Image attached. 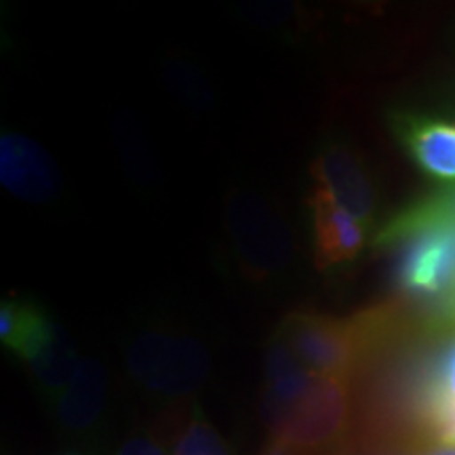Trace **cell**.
<instances>
[{"label":"cell","instance_id":"6da1fadb","mask_svg":"<svg viewBox=\"0 0 455 455\" xmlns=\"http://www.w3.org/2000/svg\"><path fill=\"white\" fill-rule=\"evenodd\" d=\"M384 243L398 253V287L426 304L455 312V212L415 209L386 228Z\"/></svg>","mask_w":455,"mask_h":455},{"label":"cell","instance_id":"7a4b0ae2","mask_svg":"<svg viewBox=\"0 0 455 455\" xmlns=\"http://www.w3.org/2000/svg\"><path fill=\"white\" fill-rule=\"evenodd\" d=\"M378 325L379 318L373 315L339 321L315 312H293L281 323L276 338L316 378H348L369 331Z\"/></svg>","mask_w":455,"mask_h":455},{"label":"cell","instance_id":"3957f363","mask_svg":"<svg viewBox=\"0 0 455 455\" xmlns=\"http://www.w3.org/2000/svg\"><path fill=\"white\" fill-rule=\"evenodd\" d=\"M226 218L238 259L251 278H268L291 261V232L281 215L258 196L235 192L228 201Z\"/></svg>","mask_w":455,"mask_h":455},{"label":"cell","instance_id":"277c9868","mask_svg":"<svg viewBox=\"0 0 455 455\" xmlns=\"http://www.w3.org/2000/svg\"><path fill=\"white\" fill-rule=\"evenodd\" d=\"M129 367L150 388L184 392L203 382L209 358L195 339L146 331L131 344Z\"/></svg>","mask_w":455,"mask_h":455},{"label":"cell","instance_id":"5b68a950","mask_svg":"<svg viewBox=\"0 0 455 455\" xmlns=\"http://www.w3.org/2000/svg\"><path fill=\"white\" fill-rule=\"evenodd\" d=\"M348 415V378H316L312 388L278 419L283 445L318 447L339 435Z\"/></svg>","mask_w":455,"mask_h":455},{"label":"cell","instance_id":"8992f818","mask_svg":"<svg viewBox=\"0 0 455 455\" xmlns=\"http://www.w3.org/2000/svg\"><path fill=\"white\" fill-rule=\"evenodd\" d=\"M0 181L11 195L28 203H47L60 192V171L44 148L24 135L0 140Z\"/></svg>","mask_w":455,"mask_h":455},{"label":"cell","instance_id":"52a82bcc","mask_svg":"<svg viewBox=\"0 0 455 455\" xmlns=\"http://www.w3.org/2000/svg\"><path fill=\"white\" fill-rule=\"evenodd\" d=\"M310 213L318 270L348 264L365 247V226L318 186L310 195Z\"/></svg>","mask_w":455,"mask_h":455},{"label":"cell","instance_id":"ba28073f","mask_svg":"<svg viewBox=\"0 0 455 455\" xmlns=\"http://www.w3.org/2000/svg\"><path fill=\"white\" fill-rule=\"evenodd\" d=\"M312 178L339 207L355 215L363 226L373 224V190L365 169L350 150L329 144L312 161Z\"/></svg>","mask_w":455,"mask_h":455},{"label":"cell","instance_id":"9c48e42d","mask_svg":"<svg viewBox=\"0 0 455 455\" xmlns=\"http://www.w3.org/2000/svg\"><path fill=\"white\" fill-rule=\"evenodd\" d=\"M401 138L413 161L436 180L455 181V124L432 118H407Z\"/></svg>","mask_w":455,"mask_h":455},{"label":"cell","instance_id":"30bf717a","mask_svg":"<svg viewBox=\"0 0 455 455\" xmlns=\"http://www.w3.org/2000/svg\"><path fill=\"white\" fill-rule=\"evenodd\" d=\"M266 373H268V403L276 419H281L316 382V375L301 365L299 358L281 338H276L270 346L266 356Z\"/></svg>","mask_w":455,"mask_h":455},{"label":"cell","instance_id":"8fae6325","mask_svg":"<svg viewBox=\"0 0 455 455\" xmlns=\"http://www.w3.org/2000/svg\"><path fill=\"white\" fill-rule=\"evenodd\" d=\"M53 331V323L28 301L4 299L0 306V339L4 348L24 358L26 363L32 361Z\"/></svg>","mask_w":455,"mask_h":455},{"label":"cell","instance_id":"7c38bea8","mask_svg":"<svg viewBox=\"0 0 455 455\" xmlns=\"http://www.w3.org/2000/svg\"><path fill=\"white\" fill-rule=\"evenodd\" d=\"M106 371L100 363L81 361L74 379L61 396L60 415L72 428H84L98 418L106 395Z\"/></svg>","mask_w":455,"mask_h":455},{"label":"cell","instance_id":"4fadbf2b","mask_svg":"<svg viewBox=\"0 0 455 455\" xmlns=\"http://www.w3.org/2000/svg\"><path fill=\"white\" fill-rule=\"evenodd\" d=\"M28 365L34 369L36 378L49 390H61L70 386L74 373L78 369L72 341L68 339V335L60 327H55L51 338L44 341L41 350L32 356Z\"/></svg>","mask_w":455,"mask_h":455},{"label":"cell","instance_id":"5bb4252c","mask_svg":"<svg viewBox=\"0 0 455 455\" xmlns=\"http://www.w3.org/2000/svg\"><path fill=\"white\" fill-rule=\"evenodd\" d=\"M175 455H228V447L212 426L195 419L175 443Z\"/></svg>","mask_w":455,"mask_h":455},{"label":"cell","instance_id":"9a60e30c","mask_svg":"<svg viewBox=\"0 0 455 455\" xmlns=\"http://www.w3.org/2000/svg\"><path fill=\"white\" fill-rule=\"evenodd\" d=\"M426 405H428V411L439 407H455V344L447 350L441 365L436 367Z\"/></svg>","mask_w":455,"mask_h":455},{"label":"cell","instance_id":"2e32d148","mask_svg":"<svg viewBox=\"0 0 455 455\" xmlns=\"http://www.w3.org/2000/svg\"><path fill=\"white\" fill-rule=\"evenodd\" d=\"M435 436L445 447H455V407H439L428 411Z\"/></svg>","mask_w":455,"mask_h":455},{"label":"cell","instance_id":"e0dca14e","mask_svg":"<svg viewBox=\"0 0 455 455\" xmlns=\"http://www.w3.org/2000/svg\"><path fill=\"white\" fill-rule=\"evenodd\" d=\"M118 455H164V451L158 445H155L148 439H133L121 449Z\"/></svg>","mask_w":455,"mask_h":455},{"label":"cell","instance_id":"ac0fdd59","mask_svg":"<svg viewBox=\"0 0 455 455\" xmlns=\"http://www.w3.org/2000/svg\"><path fill=\"white\" fill-rule=\"evenodd\" d=\"M432 455H455V447H443V449H439V451L432 453Z\"/></svg>","mask_w":455,"mask_h":455}]
</instances>
